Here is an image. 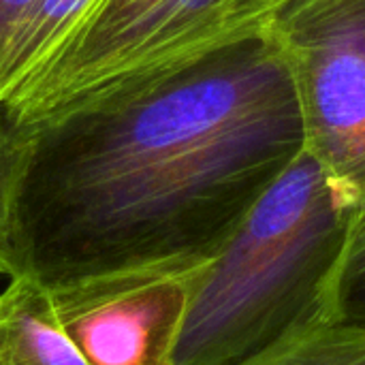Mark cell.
I'll use <instances>...</instances> for the list:
<instances>
[{"instance_id":"7","label":"cell","mask_w":365,"mask_h":365,"mask_svg":"<svg viewBox=\"0 0 365 365\" xmlns=\"http://www.w3.org/2000/svg\"><path fill=\"white\" fill-rule=\"evenodd\" d=\"M94 0H36L0 47V101L30 86L64 47Z\"/></svg>"},{"instance_id":"6","label":"cell","mask_w":365,"mask_h":365,"mask_svg":"<svg viewBox=\"0 0 365 365\" xmlns=\"http://www.w3.org/2000/svg\"><path fill=\"white\" fill-rule=\"evenodd\" d=\"M0 278V365H90L58 323L41 282L13 269Z\"/></svg>"},{"instance_id":"3","label":"cell","mask_w":365,"mask_h":365,"mask_svg":"<svg viewBox=\"0 0 365 365\" xmlns=\"http://www.w3.org/2000/svg\"><path fill=\"white\" fill-rule=\"evenodd\" d=\"M284 0H94L51 64L6 103L34 124L267 28Z\"/></svg>"},{"instance_id":"4","label":"cell","mask_w":365,"mask_h":365,"mask_svg":"<svg viewBox=\"0 0 365 365\" xmlns=\"http://www.w3.org/2000/svg\"><path fill=\"white\" fill-rule=\"evenodd\" d=\"M267 30L299 103L304 150L365 203V0H284Z\"/></svg>"},{"instance_id":"11","label":"cell","mask_w":365,"mask_h":365,"mask_svg":"<svg viewBox=\"0 0 365 365\" xmlns=\"http://www.w3.org/2000/svg\"><path fill=\"white\" fill-rule=\"evenodd\" d=\"M36 0H0V47Z\"/></svg>"},{"instance_id":"12","label":"cell","mask_w":365,"mask_h":365,"mask_svg":"<svg viewBox=\"0 0 365 365\" xmlns=\"http://www.w3.org/2000/svg\"><path fill=\"white\" fill-rule=\"evenodd\" d=\"M9 267H4V265H0V272H6Z\"/></svg>"},{"instance_id":"5","label":"cell","mask_w":365,"mask_h":365,"mask_svg":"<svg viewBox=\"0 0 365 365\" xmlns=\"http://www.w3.org/2000/svg\"><path fill=\"white\" fill-rule=\"evenodd\" d=\"M203 267L109 274L47 291L58 323L90 365H173Z\"/></svg>"},{"instance_id":"10","label":"cell","mask_w":365,"mask_h":365,"mask_svg":"<svg viewBox=\"0 0 365 365\" xmlns=\"http://www.w3.org/2000/svg\"><path fill=\"white\" fill-rule=\"evenodd\" d=\"M30 139L32 124L21 122L15 111L0 101V265L4 267H9L13 205Z\"/></svg>"},{"instance_id":"9","label":"cell","mask_w":365,"mask_h":365,"mask_svg":"<svg viewBox=\"0 0 365 365\" xmlns=\"http://www.w3.org/2000/svg\"><path fill=\"white\" fill-rule=\"evenodd\" d=\"M250 365H365V329L327 323Z\"/></svg>"},{"instance_id":"2","label":"cell","mask_w":365,"mask_h":365,"mask_svg":"<svg viewBox=\"0 0 365 365\" xmlns=\"http://www.w3.org/2000/svg\"><path fill=\"white\" fill-rule=\"evenodd\" d=\"M355 210L304 150L203 267L173 365H250L327 325Z\"/></svg>"},{"instance_id":"8","label":"cell","mask_w":365,"mask_h":365,"mask_svg":"<svg viewBox=\"0 0 365 365\" xmlns=\"http://www.w3.org/2000/svg\"><path fill=\"white\" fill-rule=\"evenodd\" d=\"M329 323L365 329V203L353 214L331 280Z\"/></svg>"},{"instance_id":"1","label":"cell","mask_w":365,"mask_h":365,"mask_svg":"<svg viewBox=\"0 0 365 365\" xmlns=\"http://www.w3.org/2000/svg\"><path fill=\"white\" fill-rule=\"evenodd\" d=\"M269 30L32 124L9 267L45 289L207 265L304 152Z\"/></svg>"}]
</instances>
